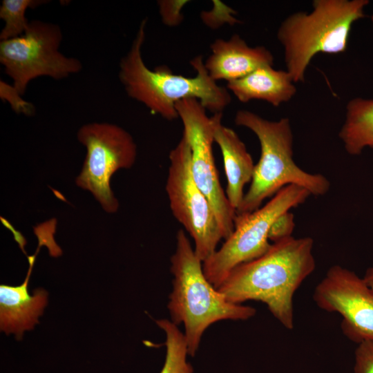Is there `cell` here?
I'll return each mask as SVG.
<instances>
[{"label":"cell","mask_w":373,"mask_h":373,"mask_svg":"<svg viewBox=\"0 0 373 373\" xmlns=\"http://www.w3.org/2000/svg\"><path fill=\"white\" fill-rule=\"evenodd\" d=\"M314 240L292 236L272 242L262 256L235 267L216 288L231 303H265L285 328L294 327L293 297L314 271Z\"/></svg>","instance_id":"6da1fadb"},{"label":"cell","mask_w":373,"mask_h":373,"mask_svg":"<svg viewBox=\"0 0 373 373\" xmlns=\"http://www.w3.org/2000/svg\"><path fill=\"white\" fill-rule=\"evenodd\" d=\"M146 21V19L141 21L129 51L119 62V79L129 97L169 121L178 118L175 104L186 99H196L206 110L222 113L231 103L230 94L211 77L201 56L190 62L195 71L192 77L173 74L165 66L154 70L146 66L142 47Z\"/></svg>","instance_id":"7a4b0ae2"},{"label":"cell","mask_w":373,"mask_h":373,"mask_svg":"<svg viewBox=\"0 0 373 373\" xmlns=\"http://www.w3.org/2000/svg\"><path fill=\"white\" fill-rule=\"evenodd\" d=\"M173 289L169 297L171 321L183 324L188 354L194 356L202 337L212 324L224 320L246 321L255 308L229 302L207 278L202 261L181 229L176 233V246L171 257Z\"/></svg>","instance_id":"3957f363"},{"label":"cell","mask_w":373,"mask_h":373,"mask_svg":"<svg viewBox=\"0 0 373 373\" xmlns=\"http://www.w3.org/2000/svg\"><path fill=\"white\" fill-rule=\"evenodd\" d=\"M234 121L236 125L249 128L256 135L261 150L250 186L236 213L258 209L265 199L287 185L301 186L316 196L328 192L330 182L325 176L308 173L294 162V137L288 118L269 121L255 113L240 110Z\"/></svg>","instance_id":"277c9868"},{"label":"cell","mask_w":373,"mask_h":373,"mask_svg":"<svg viewBox=\"0 0 373 373\" xmlns=\"http://www.w3.org/2000/svg\"><path fill=\"white\" fill-rule=\"evenodd\" d=\"M368 0H314L310 12H297L280 25L277 38L284 48L287 71L294 83L318 53L337 54L347 46L353 23L365 17Z\"/></svg>","instance_id":"5b68a950"},{"label":"cell","mask_w":373,"mask_h":373,"mask_svg":"<svg viewBox=\"0 0 373 373\" xmlns=\"http://www.w3.org/2000/svg\"><path fill=\"white\" fill-rule=\"evenodd\" d=\"M309 195L301 186L287 185L263 207L250 213H236L232 233L202 262L208 280L217 288L235 267L265 254L271 245L269 233L276 220L304 203Z\"/></svg>","instance_id":"8992f818"},{"label":"cell","mask_w":373,"mask_h":373,"mask_svg":"<svg viewBox=\"0 0 373 373\" xmlns=\"http://www.w3.org/2000/svg\"><path fill=\"white\" fill-rule=\"evenodd\" d=\"M61 39L58 25L32 20L23 35L1 41L0 62L22 95L35 78L47 76L59 80L82 70L79 59L59 50Z\"/></svg>","instance_id":"52a82bcc"},{"label":"cell","mask_w":373,"mask_h":373,"mask_svg":"<svg viewBox=\"0 0 373 373\" xmlns=\"http://www.w3.org/2000/svg\"><path fill=\"white\" fill-rule=\"evenodd\" d=\"M166 192L173 216L193 238L195 253L203 262L224 237L209 201L193 178L190 146L183 135L169 153Z\"/></svg>","instance_id":"ba28073f"},{"label":"cell","mask_w":373,"mask_h":373,"mask_svg":"<svg viewBox=\"0 0 373 373\" xmlns=\"http://www.w3.org/2000/svg\"><path fill=\"white\" fill-rule=\"evenodd\" d=\"M77 139L86 147V155L75 179L77 186L90 191L106 212L115 213L119 202L110 180L116 171L134 164L137 146L133 138L116 124L93 122L80 127Z\"/></svg>","instance_id":"9c48e42d"},{"label":"cell","mask_w":373,"mask_h":373,"mask_svg":"<svg viewBox=\"0 0 373 373\" xmlns=\"http://www.w3.org/2000/svg\"><path fill=\"white\" fill-rule=\"evenodd\" d=\"M175 108L183 124V135L190 146L193 178L209 201L226 240L233 231L236 210L227 198L216 166L212 149L214 142L212 118L196 99L180 101L176 103Z\"/></svg>","instance_id":"30bf717a"},{"label":"cell","mask_w":373,"mask_h":373,"mask_svg":"<svg viewBox=\"0 0 373 373\" xmlns=\"http://www.w3.org/2000/svg\"><path fill=\"white\" fill-rule=\"evenodd\" d=\"M316 305L342 316L341 329L351 341L373 340V289L355 272L335 265L314 289Z\"/></svg>","instance_id":"8fae6325"},{"label":"cell","mask_w":373,"mask_h":373,"mask_svg":"<svg viewBox=\"0 0 373 373\" xmlns=\"http://www.w3.org/2000/svg\"><path fill=\"white\" fill-rule=\"evenodd\" d=\"M211 54L205 68L216 82H227L245 77L257 68L274 63L271 52L264 46H249L239 35L218 39L210 46Z\"/></svg>","instance_id":"7c38bea8"},{"label":"cell","mask_w":373,"mask_h":373,"mask_svg":"<svg viewBox=\"0 0 373 373\" xmlns=\"http://www.w3.org/2000/svg\"><path fill=\"white\" fill-rule=\"evenodd\" d=\"M35 255L28 257L30 267L21 285H0V328L7 334L15 333L21 339L25 330L32 329L38 323L47 304V292L37 289L29 294L28 284Z\"/></svg>","instance_id":"4fadbf2b"},{"label":"cell","mask_w":373,"mask_h":373,"mask_svg":"<svg viewBox=\"0 0 373 373\" xmlns=\"http://www.w3.org/2000/svg\"><path fill=\"white\" fill-rule=\"evenodd\" d=\"M222 113L211 116L213 140L222 155L227 180L226 195L237 211L245 195V186L251 181L255 164L244 142L232 128L222 124Z\"/></svg>","instance_id":"5bb4252c"},{"label":"cell","mask_w":373,"mask_h":373,"mask_svg":"<svg viewBox=\"0 0 373 373\" xmlns=\"http://www.w3.org/2000/svg\"><path fill=\"white\" fill-rule=\"evenodd\" d=\"M287 70H276L267 65L243 78L227 82L226 88L242 103L260 99L278 106L294 96L296 88Z\"/></svg>","instance_id":"9a60e30c"},{"label":"cell","mask_w":373,"mask_h":373,"mask_svg":"<svg viewBox=\"0 0 373 373\" xmlns=\"http://www.w3.org/2000/svg\"><path fill=\"white\" fill-rule=\"evenodd\" d=\"M338 136L350 155H358L364 149L373 148V99L355 97L347 102Z\"/></svg>","instance_id":"2e32d148"},{"label":"cell","mask_w":373,"mask_h":373,"mask_svg":"<svg viewBox=\"0 0 373 373\" xmlns=\"http://www.w3.org/2000/svg\"><path fill=\"white\" fill-rule=\"evenodd\" d=\"M156 323L166 336V358L160 373H193L190 363L186 361L187 345L182 332L171 320L160 319Z\"/></svg>","instance_id":"e0dca14e"},{"label":"cell","mask_w":373,"mask_h":373,"mask_svg":"<svg viewBox=\"0 0 373 373\" xmlns=\"http://www.w3.org/2000/svg\"><path fill=\"white\" fill-rule=\"evenodd\" d=\"M41 3V1L34 0H3L0 6V18L5 21V26L0 33L1 41L23 35L30 23L26 17L27 9Z\"/></svg>","instance_id":"ac0fdd59"},{"label":"cell","mask_w":373,"mask_h":373,"mask_svg":"<svg viewBox=\"0 0 373 373\" xmlns=\"http://www.w3.org/2000/svg\"><path fill=\"white\" fill-rule=\"evenodd\" d=\"M22 95L15 88L13 85L1 80L0 81V98L3 101H7L12 109L17 114H23L31 116L35 113L33 104L21 97Z\"/></svg>","instance_id":"d6986e66"},{"label":"cell","mask_w":373,"mask_h":373,"mask_svg":"<svg viewBox=\"0 0 373 373\" xmlns=\"http://www.w3.org/2000/svg\"><path fill=\"white\" fill-rule=\"evenodd\" d=\"M354 373H373V340L358 343L355 350Z\"/></svg>","instance_id":"ffe728a7"},{"label":"cell","mask_w":373,"mask_h":373,"mask_svg":"<svg viewBox=\"0 0 373 373\" xmlns=\"http://www.w3.org/2000/svg\"><path fill=\"white\" fill-rule=\"evenodd\" d=\"M295 227L294 216L290 211H287L280 216L272 224L269 239L272 242L290 237Z\"/></svg>","instance_id":"44dd1931"},{"label":"cell","mask_w":373,"mask_h":373,"mask_svg":"<svg viewBox=\"0 0 373 373\" xmlns=\"http://www.w3.org/2000/svg\"><path fill=\"white\" fill-rule=\"evenodd\" d=\"M187 1H159L160 13L167 26H177L182 20V8Z\"/></svg>","instance_id":"7402d4cb"},{"label":"cell","mask_w":373,"mask_h":373,"mask_svg":"<svg viewBox=\"0 0 373 373\" xmlns=\"http://www.w3.org/2000/svg\"><path fill=\"white\" fill-rule=\"evenodd\" d=\"M363 278L366 284L373 289V263L367 268Z\"/></svg>","instance_id":"603a6c76"},{"label":"cell","mask_w":373,"mask_h":373,"mask_svg":"<svg viewBox=\"0 0 373 373\" xmlns=\"http://www.w3.org/2000/svg\"><path fill=\"white\" fill-rule=\"evenodd\" d=\"M372 23H373V15H372Z\"/></svg>","instance_id":"cb8c5ba5"}]
</instances>
